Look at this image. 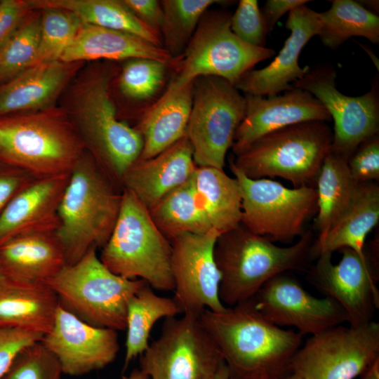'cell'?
Listing matches in <instances>:
<instances>
[{"instance_id":"1","label":"cell","mask_w":379,"mask_h":379,"mask_svg":"<svg viewBox=\"0 0 379 379\" xmlns=\"http://www.w3.org/2000/svg\"><path fill=\"white\" fill-rule=\"evenodd\" d=\"M113 72L104 65L81 69L67 88L61 107L86 151L121 187L124 174L141 154L143 140L135 127L117 117L110 93Z\"/></svg>"},{"instance_id":"2","label":"cell","mask_w":379,"mask_h":379,"mask_svg":"<svg viewBox=\"0 0 379 379\" xmlns=\"http://www.w3.org/2000/svg\"><path fill=\"white\" fill-rule=\"evenodd\" d=\"M199 320L218 347L233 379L282 376L302 345L300 333L267 320L253 298L219 312L206 309Z\"/></svg>"},{"instance_id":"3","label":"cell","mask_w":379,"mask_h":379,"mask_svg":"<svg viewBox=\"0 0 379 379\" xmlns=\"http://www.w3.org/2000/svg\"><path fill=\"white\" fill-rule=\"evenodd\" d=\"M119 187L85 151L69 174L58 208L56 234L67 265L77 262L91 248L105 245L121 207Z\"/></svg>"},{"instance_id":"4","label":"cell","mask_w":379,"mask_h":379,"mask_svg":"<svg viewBox=\"0 0 379 379\" xmlns=\"http://www.w3.org/2000/svg\"><path fill=\"white\" fill-rule=\"evenodd\" d=\"M85 151L61 106L0 116V162L36 178L69 174Z\"/></svg>"},{"instance_id":"5","label":"cell","mask_w":379,"mask_h":379,"mask_svg":"<svg viewBox=\"0 0 379 379\" xmlns=\"http://www.w3.org/2000/svg\"><path fill=\"white\" fill-rule=\"evenodd\" d=\"M310 241L307 232L292 246L281 247L241 225L220 234L213 256L220 274L219 297L222 304L232 307L245 302L273 277L298 268Z\"/></svg>"},{"instance_id":"6","label":"cell","mask_w":379,"mask_h":379,"mask_svg":"<svg viewBox=\"0 0 379 379\" xmlns=\"http://www.w3.org/2000/svg\"><path fill=\"white\" fill-rule=\"evenodd\" d=\"M99 258L117 275L145 280L157 290H174L171 241L156 226L148 209L126 189H122L118 218Z\"/></svg>"},{"instance_id":"7","label":"cell","mask_w":379,"mask_h":379,"mask_svg":"<svg viewBox=\"0 0 379 379\" xmlns=\"http://www.w3.org/2000/svg\"><path fill=\"white\" fill-rule=\"evenodd\" d=\"M333 131L324 121H306L269 133L231 160L252 179L279 177L294 187L312 186L331 150Z\"/></svg>"},{"instance_id":"8","label":"cell","mask_w":379,"mask_h":379,"mask_svg":"<svg viewBox=\"0 0 379 379\" xmlns=\"http://www.w3.org/2000/svg\"><path fill=\"white\" fill-rule=\"evenodd\" d=\"M91 248L77 262L66 265L46 284L60 304L87 324L126 331L128 304L145 280L127 279L111 272Z\"/></svg>"},{"instance_id":"9","label":"cell","mask_w":379,"mask_h":379,"mask_svg":"<svg viewBox=\"0 0 379 379\" xmlns=\"http://www.w3.org/2000/svg\"><path fill=\"white\" fill-rule=\"evenodd\" d=\"M231 15L222 11L204 14L167 89L175 90L208 76L235 85L256 64L276 54L272 48L254 46L239 39L230 28Z\"/></svg>"},{"instance_id":"10","label":"cell","mask_w":379,"mask_h":379,"mask_svg":"<svg viewBox=\"0 0 379 379\" xmlns=\"http://www.w3.org/2000/svg\"><path fill=\"white\" fill-rule=\"evenodd\" d=\"M246 105L244 95L222 78L208 76L194 80L185 135L197 166L223 169Z\"/></svg>"},{"instance_id":"11","label":"cell","mask_w":379,"mask_h":379,"mask_svg":"<svg viewBox=\"0 0 379 379\" xmlns=\"http://www.w3.org/2000/svg\"><path fill=\"white\" fill-rule=\"evenodd\" d=\"M230 168L241 187V225L272 241L289 242L301 237L308 219L317 212V190L303 185L289 188L268 178L252 179Z\"/></svg>"},{"instance_id":"12","label":"cell","mask_w":379,"mask_h":379,"mask_svg":"<svg viewBox=\"0 0 379 379\" xmlns=\"http://www.w3.org/2000/svg\"><path fill=\"white\" fill-rule=\"evenodd\" d=\"M224 361L199 317L166 318L159 336L141 354L140 369L151 379H215Z\"/></svg>"},{"instance_id":"13","label":"cell","mask_w":379,"mask_h":379,"mask_svg":"<svg viewBox=\"0 0 379 379\" xmlns=\"http://www.w3.org/2000/svg\"><path fill=\"white\" fill-rule=\"evenodd\" d=\"M379 357V324L338 325L311 335L288 367L301 379H354Z\"/></svg>"},{"instance_id":"14","label":"cell","mask_w":379,"mask_h":379,"mask_svg":"<svg viewBox=\"0 0 379 379\" xmlns=\"http://www.w3.org/2000/svg\"><path fill=\"white\" fill-rule=\"evenodd\" d=\"M337 74L331 65L310 68L293 87L310 93L333 121L331 152L348 158L366 140L379 133L378 81L359 96L343 94L336 87Z\"/></svg>"},{"instance_id":"15","label":"cell","mask_w":379,"mask_h":379,"mask_svg":"<svg viewBox=\"0 0 379 379\" xmlns=\"http://www.w3.org/2000/svg\"><path fill=\"white\" fill-rule=\"evenodd\" d=\"M219 235L211 230L184 234L170 241L173 300L183 314L199 317L206 309L219 312L226 308L219 297L220 274L213 256Z\"/></svg>"},{"instance_id":"16","label":"cell","mask_w":379,"mask_h":379,"mask_svg":"<svg viewBox=\"0 0 379 379\" xmlns=\"http://www.w3.org/2000/svg\"><path fill=\"white\" fill-rule=\"evenodd\" d=\"M340 250L342 257L337 265L332 262V253L318 256L310 280L342 307L350 326L357 327L371 321L373 310L379 307L376 276L367 258L348 248Z\"/></svg>"},{"instance_id":"17","label":"cell","mask_w":379,"mask_h":379,"mask_svg":"<svg viewBox=\"0 0 379 379\" xmlns=\"http://www.w3.org/2000/svg\"><path fill=\"white\" fill-rule=\"evenodd\" d=\"M253 300L267 320L279 327L293 326L302 336L347 322L345 312L335 300L312 295L283 274L265 284Z\"/></svg>"},{"instance_id":"18","label":"cell","mask_w":379,"mask_h":379,"mask_svg":"<svg viewBox=\"0 0 379 379\" xmlns=\"http://www.w3.org/2000/svg\"><path fill=\"white\" fill-rule=\"evenodd\" d=\"M42 344L57 358L62 373L79 376L111 364L119 350L117 331L82 321L59 302Z\"/></svg>"},{"instance_id":"19","label":"cell","mask_w":379,"mask_h":379,"mask_svg":"<svg viewBox=\"0 0 379 379\" xmlns=\"http://www.w3.org/2000/svg\"><path fill=\"white\" fill-rule=\"evenodd\" d=\"M286 28L290 35L274 60L266 67L251 69L234 86L244 94L270 96L294 88L293 84L304 77L309 66L301 67L298 60L309 41L317 36L320 28L319 13L306 4L288 13Z\"/></svg>"},{"instance_id":"20","label":"cell","mask_w":379,"mask_h":379,"mask_svg":"<svg viewBox=\"0 0 379 379\" xmlns=\"http://www.w3.org/2000/svg\"><path fill=\"white\" fill-rule=\"evenodd\" d=\"M246 113L232 149L237 155L260 137L306 121H330L331 117L310 93L297 88L270 96L244 94Z\"/></svg>"},{"instance_id":"21","label":"cell","mask_w":379,"mask_h":379,"mask_svg":"<svg viewBox=\"0 0 379 379\" xmlns=\"http://www.w3.org/2000/svg\"><path fill=\"white\" fill-rule=\"evenodd\" d=\"M197 167L192 147L185 135L155 157L135 161L124 174L121 187L149 210L189 180Z\"/></svg>"},{"instance_id":"22","label":"cell","mask_w":379,"mask_h":379,"mask_svg":"<svg viewBox=\"0 0 379 379\" xmlns=\"http://www.w3.org/2000/svg\"><path fill=\"white\" fill-rule=\"evenodd\" d=\"M57 229L27 232L0 242V270L8 281L46 284L66 265Z\"/></svg>"},{"instance_id":"23","label":"cell","mask_w":379,"mask_h":379,"mask_svg":"<svg viewBox=\"0 0 379 379\" xmlns=\"http://www.w3.org/2000/svg\"><path fill=\"white\" fill-rule=\"evenodd\" d=\"M83 64L61 60L37 64L0 84V116L55 105Z\"/></svg>"},{"instance_id":"24","label":"cell","mask_w":379,"mask_h":379,"mask_svg":"<svg viewBox=\"0 0 379 379\" xmlns=\"http://www.w3.org/2000/svg\"><path fill=\"white\" fill-rule=\"evenodd\" d=\"M69 174L36 179L17 194L0 214V242L27 232L57 229Z\"/></svg>"},{"instance_id":"25","label":"cell","mask_w":379,"mask_h":379,"mask_svg":"<svg viewBox=\"0 0 379 379\" xmlns=\"http://www.w3.org/2000/svg\"><path fill=\"white\" fill-rule=\"evenodd\" d=\"M149 58L175 67L180 59L161 46L130 33L83 22L74 39L62 55L63 62Z\"/></svg>"},{"instance_id":"26","label":"cell","mask_w":379,"mask_h":379,"mask_svg":"<svg viewBox=\"0 0 379 379\" xmlns=\"http://www.w3.org/2000/svg\"><path fill=\"white\" fill-rule=\"evenodd\" d=\"M194 81L175 90L166 89L144 112L135 127L143 140L138 159L155 157L185 135L193 101Z\"/></svg>"},{"instance_id":"27","label":"cell","mask_w":379,"mask_h":379,"mask_svg":"<svg viewBox=\"0 0 379 379\" xmlns=\"http://www.w3.org/2000/svg\"><path fill=\"white\" fill-rule=\"evenodd\" d=\"M59 300L46 284L7 280L0 288V326L45 335L52 328Z\"/></svg>"},{"instance_id":"28","label":"cell","mask_w":379,"mask_h":379,"mask_svg":"<svg viewBox=\"0 0 379 379\" xmlns=\"http://www.w3.org/2000/svg\"><path fill=\"white\" fill-rule=\"evenodd\" d=\"M378 221L379 187L371 182L361 183L352 205L325 234L319 236L312 251L319 256L348 248L366 258V238Z\"/></svg>"},{"instance_id":"29","label":"cell","mask_w":379,"mask_h":379,"mask_svg":"<svg viewBox=\"0 0 379 379\" xmlns=\"http://www.w3.org/2000/svg\"><path fill=\"white\" fill-rule=\"evenodd\" d=\"M194 184L199 203L219 234L241 225L242 197L235 177L229 176L223 169L197 166Z\"/></svg>"},{"instance_id":"30","label":"cell","mask_w":379,"mask_h":379,"mask_svg":"<svg viewBox=\"0 0 379 379\" xmlns=\"http://www.w3.org/2000/svg\"><path fill=\"white\" fill-rule=\"evenodd\" d=\"M315 226L319 236L325 234L354 201L359 184L350 175L347 159L330 152L326 157L317 180Z\"/></svg>"},{"instance_id":"31","label":"cell","mask_w":379,"mask_h":379,"mask_svg":"<svg viewBox=\"0 0 379 379\" xmlns=\"http://www.w3.org/2000/svg\"><path fill=\"white\" fill-rule=\"evenodd\" d=\"M33 9L60 8L77 15L83 22L136 35L162 46L161 35L142 23L119 0H29Z\"/></svg>"},{"instance_id":"32","label":"cell","mask_w":379,"mask_h":379,"mask_svg":"<svg viewBox=\"0 0 379 379\" xmlns=\"http://www.w3.org/2000/svg\"><path fill=\"white\" fill-rule=\"evenodd\" d=\"M182 313L173 300L157 295L148 284L141 287L128 304L126 353L124 371L149 346V338L154 324L161 318Z\"/></svg>"},{"instance_id":"33","label":"cell","mask_w":379,"mask_h":379,"mask_svg":"<svg viewBox=\"0 0 379 379\" xmlns=\"http://www.w3.org/2000/svg\"><path fill=\"white\" fill-rule=\"evenodd\" d=\"M148 211L169 241L184 234H204L213 230L197 199L194 175Z\"/></svg>"},{"instance_id":"34","label":"cell","mask_w":379,"mask_h":379,"mask_svg":"<svg viewBox=\"0 0 379 379\" xmlns=\"http://www.w3.org/2000/svg\"><path fill=\"white\" fill-rule=\"evenodd\" d=\"M318 36L323 44L336 49L353 36L379 43V16L353 0H333L328 10L319 13Z\"/></svg>"},{"instance_id":"35","label":"cell","mask_w":379,"mask_h":379,"mask_svg":"<svg viewBox=\"0 0 379 379\" xmlns=\"http://www.w3.org/2000/svg\"><path fill=\"white\" fill-rule=\"evenodd\" d=\"M217 0H163L164 20L161 30L164 48L180 59L202 16Z\"/></svg>"},{"instance_id":"36","label":"cell","mask_w":379,"mask_h":379,"mask_svg":"<svg viewBox=\"0 0 379 379\" xmlns=\"http://www.w3.org/2000/svg\"><path fill=\"white\" fill-rule=\"evenodd\" d=\"M41 11L33 9L0 48V84L29 67L41 34Z\"/></svg>"},{"instance_id":"37","label":"cell","mask_w":379,"mask_h":379,"mask_svg":"<svg viewBox=\"0 0 379 379\" xmlns=\"http://www.w3.org/2000/svg\"><path fill=\"white\" fill-rule=\"evenodd\" d=\"M39 10L41 11L40 40L29 67L60 60L83 23L77 15L67 10L54 8Z\"/></svg>"},{"instance_id":"38","label":"cell","mask_w":379,"mask_h":379,"mask_svg":"<svg viewBox=\"0 0 379 379\" xmlns=\"http://www.w3.org/2000/svg\"><path fill=\"white\" fill-rule=\"evenodd\" d=\"M168 65L149 58L126 60L119 77L118 84L126 98L138 101L152 98L164 84Z\"/></svg>"},{"instance_id":"39","label":"cell","mask_w":379,"mask_h":379,"mask_svg":"<svg viewBox=\"0 0 379 379\" xmlns=\"http://www.w3.org/2000/svg\"><path fill=\"white\" fill-rule=\"evenodd\" d=\"M62 373L57 358L39 341L18 355L3 379H61Z\"/></svg>"},{"instance_id":"40","label":"cell","mask_w":379,"mask_h":379,"mask_svg":"<svg viewBox=\"0 0 379 379\" xmlns=\"http://www.w3.org/2000/svg\"><path fill=\"white\" fill-rule=\"evenodd\" d=\"M230 28L241 41L257 47H265L267 32L258 2L240 0L231 15Z\"/></svg>"},{"instance_id":"41","label":"cell","mask_w":379,"mask_h":379,"mask_svg":"<svg viewBox=\"0 0 379 379\" xmlns=\"http://www.w3.org/2000/svg\"><path fill=\"white\" fill-rule=\"evenodd\" d=\"M347 166L359 184L379 179V135L361 142L348 158Z\"/></svg>"},{"instance_id":"42","label":"cell","mask_w":379,"mask_h":379,"mask_svg":"<svg viewBox=\"0 0 379 379\" xmlns=\"http://www.w3.org/2000/svg\"><path fill=\"white\" fill-rule=\"evenodd\" d=\"M43 336L25 329L0 326V379L6 375L18 355L28 346L41 341Z\"/></svg>"},{"instance_id":"43","label":"cell","mask_w":379,"mask_h":379,"mask_svg":"<svg viewBox=\"0 0 379 379\" xmlns=\"http://www.w3.org/2000/svg\"><path fill=\"white\" fill-rule=\"evenodd\" d=\"M36 179L22 169L0 162V214L17 194Z\"/></svg>"},{"instance_id":"44","label":"cell","mask_w":379,"mask_h":379,"mask_svg":"<svg viewBox=\"0 0 379 379\" xmlns=\"http://www.w3.org/2000/svg\"><path fill=\"white\" fill-rule=\"evenodd\" d=\"M32 10L29 0L0 1V48Z\"/></svg>"},{"instance_id":"45","label":"cell","mask_w":379,"mask_h":379,"mask_svg":"<svg viewBox=\"0 0 379 379\" xmlns=\"http://www.w3.org/2000/svg\"><path fill=\"white\" fill-rule=\"evenodd\" d=\"M122 1L142 23L161 34L164 20L161 1L157 0H122Z\"/></svg>"},{"instance_id":"46","label":"cell","mask_w":379,"mask_h":379,"mask_svg":"<svg viewBox=\"0 0 379 379\" xmlns=\"http://www.w3.org/2000/svg\"><path fill=\"white\" fill-rule=\"evenodd\" d=\"M308 2L307 0H267L260 9L267 34L284 14Z\"/></svg>"},{"instance_id":"47","label":"cell","mask_w":379,"mask_h":379,"mask_svg":"<svg viewBox=\"0 0 379 379\" xmlns=\"http://www.w3.org/2000/svg\"><path fill=\"white\" fill-rule=\"evenodd\" d=\"M361 379H379V357L361 375Z\"/></svg>"},{"instance_id":"48","label":"cell","mask_w":379,"mask_h":379,"mask_svg":"<svg viewBox=\"0 0 379 379\" xmlns=\"http://www.w3.org/2000/svg\"><path fill=\"white\" fill-rule=\"evenodd\" d=\"M215 379H233L225 363L222 361L218 370Z\"/></svg>"},{"instance_id":"49","label":"cell","mask_w":379,"mask_h":379,"mask_svg":"<svg viewBox=\"0 0 379 379\" xmlns=\"http://www.w3.org/2000/svg\"><path fill=\"white\" fill-rule=\"evenodd\" d=\"M358 2L367 10L378 15V1L375 0H365L358 1Z\"/></svg>"},{"instance_id":"50","label":"cell","mask_w":379,"mask_h":379,"mask_svg":"<svg viewBox=\"0 0 379 379\" xmlns=\"http://www.w3.org/2000/svg\"><path fill=\"white\" fill-rule=\"evenodd\" d=\"M124 379H149V377L140 369H135Z\"/></svg>"},{"instance_id":"51","label":"cell","mask_w":379,"mask_h":379,"mask_svg":"<svg viewBox=\"0 0 379 379\" xmlns=\"http://www.w3.org/2000/svg\"><path fill=\"white\" fill-rule=\"evenodd\" d=\"M274 379H301V378L295 374L291 373L290 375H282L281 377H279Z\"/></svg>"},{"instance_id":"52","label":"cell","mask_w":379,"mask_h":379,"mask_svg":"<svg viewBox=\"0 0 379 379\" xmlns=\"http://www.w3.org/2000/svg\"><path fill=\"white\" fill-rule=\"evenodd\" d=\"M6 281L7 279H6V277H4V275L0 270V288L5 284Z\"/></svg>"}]
</instances>
